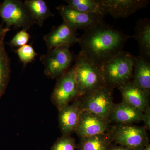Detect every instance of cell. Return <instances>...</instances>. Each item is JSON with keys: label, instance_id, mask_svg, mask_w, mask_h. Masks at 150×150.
Wrapping results in <instances>:
<instances>
[{"label": "cell", "instance_id": "cell-2", "mask_svg": "<svg viewBox=\"0 0 150 150\" xmlns=\"http://www.w3.org/2000/svg\"><path fill=\"white\" fill-rule=\"evenodd\" d=\"M134 57L129 52L123 51L100 67L104 86L113 89L131 81Z\"/></svg>", "mask_w": 150, "mask_h": 150}, {"label": "cell", "instance_id": "cell-10", "mask_svg": "<svg viewBox=\"0 0 150 150\" xmlns=\"http://www.w3.org/2000/svg\"><path fill=\"white\" fill-rule=\"evenodd\" d=\"M63 21L76 31L88 29L94 24L103 20V16L95 14L82 12L68 5H62L56 7Z\"/></svg>", "mask_w": 150, "mask_h": 150}, {"label": "cell", "instance_id": "cell-29", "mask_svg": "<svg viewBox=\"0 0 150 150\" xmlns=\"http://www.w3.org/2000/svg\"><path fill=\"white\" fill-rule=\"evenodd\" d=\"M0 3H1V2H0Z\"/></svg>", "mask_w": 150, "mask_h": 150}, {"label": "cell", "instance_id": "cell-13", "mask_svg": "<svg viewBox=\"0 0 150 150\" xmlns=\"http://www.w3.org/2000/svg\"><path fill=\"white\" fill-rule=\"evenodd\" d=\"M82 111L79 98L59 111V127L63 136H71L76 132Z\"/></svg>", "mask_w": 150, "mask_h": 150}, {"label": "cell", "instance_id": "cell-25", "mask_svg": "<svg viewBox=\"0 0 150 150\" xmlns=\"http://www.w3.org/2000/svg\"><path fill=\"white\" fill-rule=\"evenodd\" d=\"M142 121L144 123V127L146 130L149 131L150 130V108L149 106L144 112H143Z\"/></svg>", "mask_w": 150, "mask_h": 150}, {"label": "cell", "instance_id": "cell-9", "mask_svg": "<svg viewBox=\"0 0 150 150\" xmlns=\"http://www.w3.org/2000/svg\"><path fill=\"white\" fill-rule=\"evenodd\" d=\"M103 16L109 15L115 19L126 18L145 8L149 0H98Z\"/></svg>", "mask_w": 150, "mask_h": 150}, {"label": "cell", "instance_id": "cell-4", "mask_svg": "<svg viewBox=\"0 0 150 150\" xmlns=\"http://www.w3.org/2000/svg\"><path fill=\"white\" fill-rule=\"evenodd\" d=\"M107 132L112 142L126 147L142 150L149 144L144 126L116 124L110 127Z\"/></svg>", "mask_w": 150, "mask_h": 150}, {"label": "cell", "instance_id": "cell-24", "mask_svg": "<svg viewBox=\"0 0 150 150\" xmlns=\"http://www.w3.org/2000/svg\"><path fill=\"white\" fill-rule=\"evenodd\" d=\"M30 35L27 32V30L22 29L16 34L9 42L11 47H20L26 45L28 43Z\"/></svg>", "mask_w": 150, "mask_h": 150}, {"label": "cell", "instance_id": "cell-8", "mask_svg": "<svg viewBox=\"0 0 150 150\" xmlns=\"http://www.w3.org/2000/svg\"><path fill=\"white\" fill-rule=\"evenodd\" d=\"M40 59L44 66L45 75L57 79L71 67L74 56L69 48L61 47L48 50Z\"/></svg>", "mask_w": 150, "mask_h": 150}, {"label": "cell", "instance_id": "cell-28", "mask_svg": "<svg viewBox=\"0 0 150 150\" xmlns=\"http://www.w3.org/2000/svg\"><path fill=\"white\" fill-rule=\"evenodd\" d=\"M142 150H150V144H148L146 146V147L144 148Z\"/></svg>", "mask_w": 150, "mask_h": 150}, {"label": "cell", "instance_id": "cell-18", "mask_svg": "<svg viewBox=\"0 0 150 150\" xmlns=\"http://www.w3.org/2000/svg\"><path fill=\"white\" fill-rule=\"evenodd\" d=\"M23 2L35 24L38 25L40 27L43 26L46 20L54 16L45 1L26 0Z\"/></svg>", "mask_w": 150, "mask_h": 150}, {"label": "cell", "instance_id": "cell-20", "mask_svg": "<svg viewBox=\"0 0 150 150\" xmlns=\"http://www.w3.org/2000/svg\"><path fill=\"white\" fill-rule=\"evenodd\" d=\"M112 141L108 133L81 138L79 150H109Z\"/></svg>", "mask_w": 150, "mask_h": 150}, {"label": "cell", "instance_id": "cell-11", "mask_svg": "<svg viewBox=\"0 0 150 150\" xmlns=\"http://www.w3.org/2000/svg\"><path fill=\"white\" fill-rule=\"evenodd\" d=\"M110 123L108 119L82 110L76 133L80 138L104 134L110 129Z\"/></svg>", "mask_w": 150, "mask_h": 150}, {"label": "cell", "instance_id": "cell-22", "mask_svg": "<svg viewBox=\"0 0 150 150\" xmlns=\"http://www.w3.org/2000/svg\"><path fill=\"white\" fill-rule=\"evenodd\" d=\"M15 52L17 54L19 59L24 66L34 61L38 55L33 46L29 44H26L16 49Z\"/></svg>", "mask_w": 150, "mask_h": 150}, {"label": "cell", "instance_id": "cell-21", "mask_svg": "<svg viewBox=\"0 0 150 150\" xmlns=\"http://www.w3.org/2000/svg\"><path fill=\"white\" fill-rule=\"evenodd\" d=\"M67 5L82 12L104 16L98 0H66Z\"/></svg>", "mask_w": 150, "mask_h": 150}, {"label": "cell", "instance_id": "cell-26", "mask_svg": "<svg viewBox=\"0 0 150 150\" xmlns=\"http://www.w3.org/2000/svg\"><path fill=\"white\" fill-rule=\"evenodd\" d=\"M109 150H137L123 146H112Z\"/></svg>", "mask_w": 150, "mask_h": 150}, {"label": "cell", "instance_id": "cell-15", "mask_svg": "<svg viewBox=\"0 0 150 150\" xmlns=\"http://www.w3.org/2000/svg\"><path fill=\"white\" fill-rule=\"evenodd\" d=\"M123 100L144 112L149 106V94L130 81L118 88Z\"/></svg>", "mask_w": 150, "mask_h": 150}, {"label": "cell", "instance_id": "cell-27", "mask_svg": "<svg viewBox=\"0 0 150 150\" xmlns=\"http://www.w3.org/2000/svg\"><path fill=\"white\" fill-rule=\"evenodd\" d=\"M11 29L6 28L4 25L3 23L0 25V38L3 35H6L7 33L10 31Z\"/></svg>", "mask_w": 150, "mask_h": 150}, {"label": "cell", "instance_id": "cell-6", "mask_svg": "<svg viewBox=\"0 0 150 150\" xmlns=\"http://www.w3.org/2000/svg\"><path fill=\"white\" fill-rule=\"evenodd\" d=\"M78 98L82 110L92 112L108 120L114 104L112 89L101 86Z\"/></svg>", "mask_w": 150, "mask_h": 150}, {"label": "cell", "instance_id": "cell-1", "mask_svg": "<svg viewBox=\"0 0 150 150\" xmlns=\"http://www.w3.org/2000/svg\"><path fill=\"white\" fill-rule=\"evenodd\" d=\"M129 38L103 20L86 29L79 38V53L100 67L123 51Z\"/></svg>", "mask_w": 150, "mask_h": 150}, {"label": "cell", "instance_id": "cell-16", "mask_svg": "<svg viewBox=\"0 0 150 150\" xmlns=\"http://www.w3.org/2000/svg\"><path fill=\"white\" fill-rule=\"evenodd\" d=\"M133 82L150 93V63L149 60L141 56H134Z\"/></svg>", "mask_w": 150, "mask_h": 150}, {"label": "cell", "instance_id": "cell-5", "mask_svg": "<svg viewBox=\"0 0 150 150\" xmlns=\"http://www.w3.org/2000/svg\"><path fill=\"white\" fill-rule=\"evenodd\" d=\"M0 17L8 29L12 27L28 30L35 24L24 2L19 0H4L0 3Z\"/></svg>", "mask_w": 150, "mask_h": 150}, {"label": "cell", "instance_id": "cell-3", "mask_svg": "<svg viewBox=\"0 0 150 150\" xmlns=\"http://www.w3.org/2000/svg\"><path fill=\"white\" fill-rule=\"evenodd\" d=\"M76 83L79 97L88 92L105 86L100 67L79 53L75 58Z\"/></svg>", "mask_w": 150, "mask_h": 150}, {"label": "cell", "instance_id": "cell-14", "mask_svg": "<svg viewBox=\"0 0 150 150\" xmlns=\"http://www.w3.org/2000/svg\"><path fill=\"white\" fill-rule=\"evenodd\" d=\"M143 112L125 101L113 105L108 120L117 124L131 125L142 121Z\"/></svg>", "mask_w": 150, "mask_h": 150}, {"label": "cell", "instance_id": "cell-19", "mask_svg": "<svg viewBox=\"0 0 150 150\" xmlns=\"http://www.w3.org/2000/svg\"><path fill=\"white\" fill-rule=\"evenodd\" d=\"M0 38V98L5 92L11 77V61L6 51L4 39Z\"/></svg>", "mask_w": 150, "mask_h": 150}, {"label": "cell", "instance_id": "cell-7", "mask_svg": "<svg viewBox=\"0 0 150 150\" xmlns=\"http://www.w3.org/2000/svg\"><path fill=\"white\" fill-rule=\"evenodd\" d=\"M57 79L51 100L59 111L79 97L74 66Z\"/></svg>", "mask_w": 150, "mask_h": 150}, {"label": "cell", "instance_id": "cell-12", "mask_svg": "<svg viewBox=\"0 0 150 150\" xmlns=\"http://www.w3.org/2000/svg\"><path fill=\"white\" fill-rule=\"evenodd\" d=\"M76 31L64 22L58 26H54L51 32L43 37L48 50L61 47L70 48L78 43L79 38Z\"/></svg>", "mask_w": 150, "mask_h": 150}, {"label": "cell", "instance_id": "cell-17", "mask_svg": "<svg viewBox=\"0 0 150 150\" xmlns=\"http://www.w3.org/2000/svg\"><path fill=\"white\" fill-rule=\"evenodd\" d=\"M137 40L139 48L140 56L150 61V20L141 19L137 22L133 36Z\"/></svg>", "mask_w": 150, "mask_h": 150}, {"label": "cell", "instance_id": "cell-23", "mask_svg": "<svg viewBox=\"0 0 150 150\" xmlns=\"http://www.w3.org/2000/svg\"><path fill=\"white\" fill-rule=\"evenodd\" d=\"M76 141L71 136H62L58 139L51 150H76Z\"/></svg>", "mask_w": 150, "mask_h": 150}]
</instances>
